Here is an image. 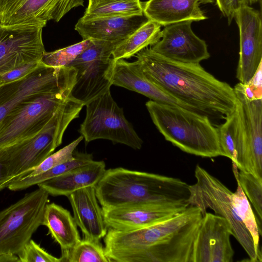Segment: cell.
<instances>
[{"label": "cell", "instance_id": "ac0fdd59", "mask_svg": "<svg viewBox=\"0 0 262 262\" xmlns=\"http://www.w3.org/2000/svg\"><path fill=\"white\" fill-rule=\"evenodd\" d=\"M111 80L113 85L136 92L156 102L178 106L202 114L151 82L145 76L135 61L129 62L123 59L115 60Z\"/></svg>", "mask_w": 262, "mask_h": 262}, {"label": "cell", "instance_id": "60d3db41", "mask_svg": "<svg viewBox=\"0 0 262 262\" xmlns=\"http://www.w3.org/2000/svg\"><path fill=\"white\" fill-rule=\"evenodd\" d=\"M1 26V25H0V26Z\"/></svg>", "mask_w": 262, "mask_h": 262}, {"label": "cell", "instance_id": "5b68a950", "mask_svg": "<svg viewBox=\"0 0 262 262\" xmlns=\"http://www.w3.org/2000/svg\"><path fill=\"white\" fill-rule=\"evenodd\" d=\"M83 106L71 97L56 111L40 132L30 138L1 149L13 181L26 176L61 144L65 130L70 123L79 117Z\"/></svg>", "mask_w": 262, "mask_h": 262}, {"label": "cell", "instance_id": "44dd1931", "mask_svg": "<svg viewBox=\"0 0 262 262\" xmlns=\"http://www.w3.org/2000/svg\"><path fill=\"white\" fill-rule=\"evenodd\" d=\"M149 20L141 15L106 17L88 20L80 18L75 30L83 40L92 39L107 41L122 40Z\"/></svg>", "mask_w": 262, "mask_h": 262}, {"label": "cell", "instance_id": "4316f807", "mask_svg": "<svg viewBox=\"0 0 262 262\" xmlns=\"http://www.w3.org/2000/svg\"><path fill=\"white\" fill-rule=\"evenodd\" d=\"M232 192L231 200L235 211L243 224L250 232L254 243L255 251L259 262L262 261V254L259 245V236L255 214L239 184Z\"/></svg>", "mask_w": 262, "mask_h": 262}, {"label": "cell", "instance_id": "7402d4cb", "mask_svg": "<svg viewBox=\"0 0 262 262\" xmlns=\"http://www.w3.org/2000/svg\"><path fill=\"white\" fill-rule=\"evenodd\" d=\"M200 4L199 0H148L143 3V14L164 27L183 21H201L207 17Z\"/></svg>", "mask_w": 262, "mask_h": 262}, {"label": "cell", "instance_id": "9a60e30c", "mask_svg": "<svg viewBox=\"0 0 262 262\" xmlns=\"http://www.w3.org/2000/svg\"><path fill=\"white\" fill-rule=\"evenodd\" d=\"M191 20L165 26L161 38L150 49L160 56L174 61L200 63L210 55L205 41L196 36L191 28Z\"/></svg>", "mask_w": 262, "mask_h": 262}, {"label": "cell", "instance_id": "836d02e7", "mask_svg": "<svg viewBox=\"0 0 262 262\" xmlns=\"http://www.w3.org/2000/svg\"><path fill=\"white\" fill-rule=\"evenodd\" d=\"M40 61H34L15 68L0 76V86L16 81L35 70Z\"/></svg>", "mask_w": 262, "mask_h": 262}, {"label": "cell", "instance_id": "83f0119b", "mask_svg": "<svg viewBox=\"0 0 262 262\" xmlns=\"http://www.w3.org/2000/svg\"><path fill=\"white\" fill-rule=\"evenodd\" d=\"M61 262H111L100 241L83 237L69 250L62 251Z\"/></svg>", "mask_w": 262, "mask_h": 262}, {"label": "cell", "instance_id": "2e32d148", "mask_svg": "<svg viewBox=\"0 0 262 262\" xmlns=\"http://www.w3.org/2000/svg\"><path fill=\"white\" fill-rule=\"evenodd\" d=\"M189 205L183 203H151L102 209L107 228L125 231L163 221L182 212Z\"/></svg>", "mask_w": 262, "mask_h": 262}, {"label": "cell", "instance_id": "d6a6232c", "mask_svg": "<svg viewBox=\"0 0 262 262\" xmlns=\"http://www.w3.org/2000/svg\"><path fill=\"white\" fill-rule=\"evenodd\" d=\"M17 256L21 262H61L60 257L49 254L31 239Z\"/></svg>", "mask_w": 262, "mask_h": 262}, {"label": "cell", "instance_id": "8992f818", "mask_svg": "<svg viewBox=\"0 0 262 262\" xmlns=\"http://www.w3.org/2000/svg\"><path fill=\"white\" fill-rule=\"evenodd\" d=\"M196 182L189 185V205L198 207L203 215L207 209L227 220L230 224L233 236L243 248L249 261L259 262L252 237L237 215L232 204V191L221 181L199 165L195 167Z\"/></svg>", "mask_w": 262, "mask_h": 262}, {"label": "cell", "instance_id": "8fae6325", "mask_svg": "<svg viewBox=\"0 0 262 262\" xmlns=\"http://www.w3.org/2000/svg\"><path fill=\"white\" fill-rule=\"evenodd\" d=\"M77 75L73 67L55 68L41 62L28 75L0 86V122L24 101L37 96L72 90Z\"/></svg>", "mask_w": 262, "mask_h": 262}, {"label": "cell", "instance_id": "1f68e13d", "mask_svg": "<svg viewBox=\"0 0 262 262\" xmlns=\"http://www.w3.org/2000/svg\"><path fill=\"white\" fill-rule=\"evenodd\" d=\"M83 139V137L81 136L69 144L52 154L25 177H32L41 174L72 159L77 146Z\"/></svg>", "mask_w": 262, "mask_h": 262}, {"label": "cell", "instance_id": "3957f363", "mask_svg": "<svg viewBox=\"0 0 262 262\" xmlns=\"http://www.w3.org/2000/svg\"><path fill=\"white\" fill-rule=\"evenodd\" d=\"M102 208L151 203H188L189 185L180 179L123 167L106 169L95 186Z\"/></svg>", "mask_w": 262, "mask_h": 262}, {"label": "cell", "instance_id": "8d00e7d4", "mask_svg": "<svg viewBox=\"0 0 262 262\" xmlns=\"http://www.w3.org/2000/svg\"><path fill=\"white\" fill-rule=\"evenodd\" d=\"M116 1L119 0H89L88 6L85 12L89 11L98 6Z\"/></svg>", "mask_w": 262, "mask_h": 262}, {"label": "cell", "instance_id": "e575fe53", "mask_svg": "<svg viewBox=\"0 0 262 262\" xmlns=\"http://www.w3.org/2000/svg\"><path fill=\"white\" fill-rule=\"evenodd\" d=\"M216 4L223 15L227 18L229 25L234 17L238 7L235 0H215Z\"/></svg>", "mask_w": 262, "mask_h": 262}, {"label": "cell", "instance_id": "f1b7e54d", "mask_svg": "<svg viewBox=\"0 0 262 262\" xmlns=\"http://www.w3.org/2000/svg\"><path fill=\"white\" fill-rule=\"evenodd\" d=\"M143 14V3L140 0H119L98 6L93 10L85 12L80 18L88 20L100 17Z\"/></svg>", "mask_w": 262, "mask_h": 262}, {"label": "cell", "instance_id": "4fadbf2b", "mask_svg": "<svg viewBox=\"0 0 262 262\" xmlns=\"http://www.w3.org/2000/svg\"><path fill=\"white\" fill-rule=\"evenodd\" d=\"M239 32V57L236 78L248 84L262 62V23L259 12L249 6H241L234 17Z\"/></svg>", "mask_w": 262, "mask_h": 262}, {"label": "cell", "instance_id": "f546056e", "mask_svg": "<svg viewBox=\"0 0 262 262\" xmlns=\"http://www.w3.org/2000/svg\"><path fill=\"white\" fill-rule=\"evenodd\" d=\"M254 207L259 232L261 235L262 221V179L255 177L251 173L239 171L235 177Z\"/></svg>", "mask_w": 262, "mask_h": 262}, {"label": "cell", "instance_id": "ba28073f", "mask_svg": "<svg viewBox=\"0 0 262 262\" xmlns=\"http://www.w3.org/2000/svg\"><path fill=\"white\" fill-rule=\"evenodd\" d=\"M49 195L38 187L0 211V255L21 251L42 225Z\"/></svg>", "mask_w": 262, "mask_h": 262}, {"label": "cell", "instance_id": "9c48e42d", "mask_svg": "<svg viewBox=\"0 0 262 262\" xmlns=\"http://www.w3.org/2000/svg\"><path fill=\"white\" fill-rule=\"evenodd\" d=\"M71 91L37 96L11 111L0 122V149L40 132L56 111L70 99Z\"/></svg>", "mask_w": 262, "mask_h": 262}, {"label": "cell", "instance_id": "277c9868", "mask_svg": "<svg viewBox=\"0 0 262 262\" xmlns=\"http://www.w3.org/2000/svg\"><path fill=\"white\" fill-rule=\"evenodd\" d=\"M145 105L158 130L174 146L204 158L222 156L217 126L208 116L151 100Z\"/></svg>", "mask_w": 262, "mask_h": 262}, {"label": "cell", "instance_id": "5bb4252c", "mask_svg": "<svg viewBox=\"0 0 262 262\" xmlns=\"http://www.w3.org/2000/svg\"><path fill=\"white\" fill-rule=\"evenodd\" d=\"M233 234L226 219L206 212L194 239L191 262H232L234 252L230 236Z\"/></svg>", "mask_w": 262, "mask_h": 262}, {"label": "cell", "instance_id": "74e56055", "mask_svg": "<svg viewBox=\"0 0 262 262\" xmlns=\"http://www.w3.org/2000/svg\"><path fill=\"white\" fill-rule=\"evenodd\" d=\"M20 260L17 255L11 253H5L0 255V262H16Z\"/></svg>", "mask_w": 262, "mask_h": 262}, {"label": "cell", "instance_id": "ab89813d", "mask_svg": "<svg viewBox=\"0 0 262 262\" xmlns=\"http://www.w3.org/2000/svg\"><path fill=\"white\" fill-rule=\"evenodd\" d=\"M200 4H208V3H213L215 2V0H199Z\"/></svg>", "mask_w": 262, "mask_h": 262}, {"label": "cell", "instance_id": "d590c367", "mask_svg": "<svg viewBox=\"0 0 262 262\" xmlns=\"http://www.w3.org/2000/svg\"><path fill=\"white\" fill-rule=\"evenodd\" d=\"M13 181L10 177L9 167L2 149H0V191L8 188Z\"/></svg>", "mask_w": 262, "mask_h": 262}, {"label": "cell", "instance_id": "e0dca14e", "mask_svg": "<svg viewBox=\"0 0 262 262\" xmlns=\"http://www.w3.org/2000/svg\"><path fill=\"white\" fill-rule=\"evenodd\" d=\"M246 132L248 148L247 172L262 179V99L249 100L241 82L234 87Z\"/></svg>", "mask_w": 262, "mask_h": 262}, {"label": "cell", "instance_id": "ffe728a7", "mask_svg": "<svg viewBox=\"0 0 262 262\" xmlns=\"http://www.w3.org/2000/svg\"><path fill=\"white\" fill-rule=\"evenodd\" d=\"M84 6V0H25L0 25H43L58 22L74 8Z\"/></svg>", "mask_w": 262, "mask_h": 262}, {"label": "cell", "instance_id": "d4e9b609", "mask_svg": "<svg viewBox=\"0 0 262 262\" xmlns=\"http://www.w3.org/2000/svg\"><path fill=\"white\" fill-rule=\"evenodd\" d=\"M161 27L157 23L148 20L117 45L113 52V58L115 60L129 58L155 44L161 38Z\"/></svg>", "mask_w": 262, "mask_h": 262}, {"label": "cell", "instance_id": "6da1fadb", "mask_svg": "<svg viewBox=\"0 0 262 262\" xmlns=\"http://www.w3.org/2000/svg\"><path fill=\"white\" fill-rule=\"evenodd\" d=\"M203 215L196 206L158 223L125 231L109 228L104 237L110 261L191 262Z\"/></svg>", "mask_w": 262, "mask_h": 262}, {"label": "cell", "instance_id": "603a6c76", "mask_svg": "<svg viewBox=\"0 0 262 262\" xmlns=\"http://www.w3.org/2000/svg\"><path fill=\"white\" fill-rule=\"evenodd\" d=\"M105 163L95 161L62 175L37 184L49 195L68 196L75 191L89 186H95L104 174Z\"/></svg>", "mask_w": 262, "mask_h": 262}, {"label": "cell", "instance_id": "30bf717a", "mask_svg": "<svg viewBox=\"0 0 262 262\" xmlns=\"http://www.w3.org/2000/svg\"><path fill=\"white\" fill-rule=\"evenodd\" d=\"M85 106V118L79 132L86 142L102 139L134 149L142 148V140L126 119L122 108L113 98L110 90Z\"/></svg>", "mask_w": 262, "mask_h": 262}, {"label": "cell", "instance_id": "484cf974", "mask_svg": "<svg viewBox=\"0 0 262 262\" xmlns=\"http://www.w3.org/2000/svg\"><path fill=\"white\" fill-rule=\"evenodd\" d=\"M94 161L92 154L74 151L73 157L41 174L25 177L12 182L8 188L12 191L25 189L32 186L62 175Z\"/></svg>", "mask_w": 262, "mask_h": 262}, {"label": "cell", "instance_id": "7c38bea8", "mask_svg": "<svg viewBox=\"0 0 262 262\" xmlns=\"http://www.w3.org/2000/svg\"><path fill=\"white\" fill-rule=\"evenodd\" d=\"M43 25L0 26V76L34 61L45 53L42 38Z\"/></svg>", "mask_w": 262, "mask_h": 262}, {"label": "cell", "instance_id": "4dcf8cb0", "mask_svg": "<svg viewBox=\"0 0 262 262\" xmlns=\"http://www.w3.org/2000/svg\"><path fill=\"white\" fill-rule=\"evenodd\" d=\"M91 39L82 40L77 43L52 52H45L41 62L55 68L68 67L90 44Z\"/></svg>", "mask_w": 262, "mask_h": 262}, {"label": "cell", "instance_id": "52a82bcc", "mask_svg": "<svg viewBox=\"0 0 262 262\" xmlns=\"http://www.w3.org/2000/svg\"><path fill=\"white\" fill-rule=\"evenodd\" d=\"M92 39L87 47L68 67L77 69L71 97L85 105L110 90L113 52L121 41Z\"/></svg>", "mask_w": 262, "mask_h": 262}, {"label": "cell", "instance_id": "cb8c5ba5", "mask_svg": "<svg viewBox=\"0 0 262 262\" xmlns=\"http://www.w3.org/2000/svg\"><path fill=\"white\" fill-rule=\"evenodd\" d=\"M41 225L48 228L61 252L71 249L81 240L74 217L69 211L54 203L46 205Z\"/></svg>", "mask_w": 262, "mask_h": 262}, {"label": "cell", "instance_id": "f35d334b", "mask_svg": "<svg viewBox=\"0 0 262 262\" xmlns=\"http://www.w3.org/2000/svg\"><path fill=\"white\" fill-rule=\"evenodd\" d=\"M259 0H235L237 7L241 6H249L257 2Z\"/></svg>", "mask_w": 262, "mask_h": 262}, {"label": "cell", "instance_id": "d6986e66", "mask_svg": "<svg viewBox=\"0 0 262 262\" xmlns=\"http://www.w3.org/2000/svg\"><path fill=\"white\" fill-rule=\"evenodd\" d=\"M73 217L83 237L95 241L104 238L107 231L102 208L97 199L95 186L78 189L67 196Z\"/></svg>", "mask_w": 262, "mask_h": 262}, {"label": "cell", "instance_id": "7a4b0ae2", "mask_svg": "<svg viewBox=\"0 0 262 262\" xmlns=\"http://www.w3.org/2000/svg\"><path fill=\"white\" fill-rule=\"evenodd\" d=\"M135 61L145 76L167 93L208 116L224 119L235 108L233 88L206 71L200 63L169 60L146 48Z\"/></svg>", "mask_w": 262, "mask_h": 262}]
</instances>
